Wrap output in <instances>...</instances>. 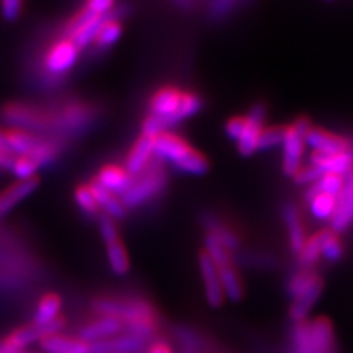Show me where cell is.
<instances>
[{"mask_svg": "<svg viewBox=\"0 0 353 353\" xmlns=\"http://www.w3.org/2000/svg\"><path fill=\"white\" fill-rule=\"evenodd\" d=\"M307 205H309V209H311V214L314 218L319 221L331 219L337 208V197L327 196V194H316L311 202H307Z\"/></svg>", "mask_w": 353, "mask_h": 353, "instance_id": "cell-31", "label": "cell"}, {"mask_svg": "<svg viewBox=\"0 0 353 353\" xmlns=\"http://www.w3.org/2000/svg\"><path fill=\"white\" fill-rule=\"evenodd\" d=\"M153 146L154 137L150 136L140 134V137L134 141L125 159V170L131 175L137 176L149 167V163L153 161Z\"/></svg>", "mask_w": 353, "mask_h": 353, "instance_id": "cell-17", "label": "cell"}, {"mask_svg": "<svg viewBox=\"0 0 353 353\" xmlns=\"http://www.w3.org/2000/svg\"><path fill=\"white\" fill-rule=\"evenodd\" d=\"M319 256H321V233H318L306 240L303 249L299 253V262L302 265V268L309 270L314 267Z\"/></svg>", "mask_w": 353, "mask_h": 353, "instance_id": "cell-33", "label": "cell"}, {"mask_svg": "<svg viewBox=\"0 0 353 353\" xmlns=\"http://www.w3.org/2000/svg\"><path fill=\"white\" fill-rule=\"evenodd\" d=\"M199 271H201V277L203 281L205 299L208 305L214 309L221 307L225 303V296L223 292V285H221L218 268L203 250L199 255Z\"/></svg>", "mask_w": 353, "mask_h": 353, "instance_id": "cell-10", "label": "cell"}, {"mask_svg": "<svg viewBox=\"0 0 353 353\" xmlns=\"http://www.w3.org/2000/svg\"><path fill=\"white\" fill-rule=\"evenodd\" d=\"M40 165L30 157H17L12 165V172L14 176H17L18 180H28L32 179V176H37Z\"/></svg>", "mask_w": 353, "mask_h": 353, "instance_id": "cell-37", "label": "cell"}, {"mask_svg": "<svg viewBox=\"0 0 353 353\" xmlns=\"http://www.w3.org/2000/svg\"><path fill=\"white\" fill-rule=\"evenodd\" d=\"M6 143L14 153V157H28L31 152L36 149L37 143L40 140V134L36 132H30L19 128H8L5 130Z\"/></svg>", "mask_w": 353, "mask_h": 353, "instance_id": "cell-26", "label": "cell"}, {"mask_svg": "<svg viewBox=\"0 0 353 353\" xmlns=\"http://www.w3.org/2000/svg\"><path fill=\"white\" fill-rule=\"evenodd\" d=\"M123 333H125L124 325L117 316L96 315V318L80 327L77 336L84 340L85 343L93 345L97 343V341L114 339Z\"/></svg>", "mask_w": 353, "mask_h": 353, "instance_id": "cell-9", "label": "cell"}, {"mask_svg": "<svg viewBox=\"0 0 353 353\" xmlns=\"http://www.w3.org/2000/svg\"><path fill=\"white\" fill-rule=\"evenodd\" d=\"M149 341L130 333H123L114 339L97 341L90 345L92 353H141Z\"/></svg>", "mask_w": 353, "mask_h": 353, "instance_id": "cell-18", "label": "cell"}, {"mask_svg": "<svg viewBox=\"0 0 353 353\" xmlns=\"http://www.w3.org/2000/svg\"><path fill=\"white\" fill-rule=\"evenodd\" d=\"M350 153H352V157H353V149H352V150H350Z\"/></svg>", "mask_w": 353, "mask_h": 353, "instance_id": "cell-46", "label": "cell"}, {"mask_svg": "<svg viewBox=\"0 0 353 353\" xmlns=\"http://www.w3.org/2000/svg\"><path fill=\"white\" fill-rule=\"evenodd\" d=\"M324 175V172L319 170L318 167H315V165H311L309 163L307 167H303L299 170V172H297L293 179L296 181V184L299 185H312L315 184L321 176Z\"/></svg>", "mask_w": 353, "mask_h": 353, "instance_id": "cell-39", "label": "cell"}, {"mask_svg": "<svg viewBox=\"0 0 353 353\" xmlns=\"http://www.w3.org/2000/svg\"><path fill=\"white\" fill-rule=\"evenodd\" d=\"M236 0H214L211 6V15L215 19L224 18L234 8Z\"/></svg>", "mask_w": 353, "mask_h": 353, "instance_id": "cell-43", "label": "cell"}, {"mask_svg": "<svg viewBox=\"0 0 353 353\" xmlns=\"http://www.w3.org/2000/svg\"><path fill=\"white\" fill-rule=\"evenodd\" d=\"M327 2H331V0H327Z\"/></svg>", "mask_w": 353, "mask_h": 353, "instance_id": "cell-47", "label": "cell"}, {"mask_svg": "<svg viewBox=\"0 0 353 353\" xmlns=\"http://www.w3.org/2000/svg\"><path fill=\"white\" fill-rule=\"evenodd\" d=\"M65 327L66 319L63 316L44 327H37L31 323L18 327L10 331L2 340V343H0V353H24V350H27L30 346L36 343L39 345L44 337L63 333Z\"/></svg>", "mask_w": 353, "mask_h": 353, "instance_id": "cell-4", "label": "cell"}, {"mask_svg": "<svg viewBox=\"0 0 353 353\" xmlns=\"http://www.w3.org/2000/svg\"><path fill=\"white\" fill-rule=\"evenodd\" d=\"M119 10L114 9L110 15L106 18L103 22V26L99 30L97 36L94 39L93 48L97 52H105L106 49L112 48L114 44L119 40V37L123 36V26H121L119 21Z\"/></svg>", "mask_w": 353, "mask_h": 353, "instance_id": "cell-25", "label": "cell"}, {"mask_svg": "<svg viewBox=\"0 0 353 353\" xmlns=\"http://www.w3.org/2000/svg\"><path fill=\"white\" fill-rule=\"evenodd\" d=\"M62 297L58 293L49 292L46 294H43L37 301L34 314H32L31 318V324H34L37 327H44L54 323L62 316Z\"/></svg>", "mask_w": 353, "mask_h": 353, "instance_id": "cell-20", "label": "cell"}, {"mask_svg": "<svg viewBox=\"0 0 353 353\" xmlns=\"http://www.w3.org/2000/svg\"><path fill=\"white\" fill-rule=\"evenodd\" d=\"M203 246H205L203 252L209 258H211V261L215 263L216 268L233 263V259H231V253L224 246H221L214 237L206 234L203 239Z\"/></svg>", "mask_w": 353, "mask_h": 353, "instance_id": "cell-32", "label": "cell"}, {"mask_svg": "<svg viewBox=\"0 0 353 353\" xmlns=\"http://www.w3.org/2000/svg\"><path fill=\"white\" fill-rule=\"evenodd\" d=\"M321 256L330 262H337L343 256V246L333 231H321Z\"/></svg>", "mask_w": 353, "mask_h": 353, "instance_id": "cell-35", "label": "cell"}, {"mask_svg": "<svg viewBox=\"0 0 353 353\" xmlns=\"http://www.w3.org/2000/svg\"><path fill=\"white\" fill-rule=\"evenodd\" d=\"M176 2H179V3H185L187 0H176Z\"/></svg>", "mask_w": 353, "mask_h": 353, "instance_id": "cell-45", "label": "cell"}, {"mask_svg": "<svg viewBox=\"0 0 353 353\" xmlns=\"http://www.w3.org/2000/svg\"><path fill=\"white\" fill-rule=\"evenodd\" d=\"M39 184V176H32L28 180H18L3 192H0V219L5 218L24 199L34 193Z\"/></svg>", "mask_w": 353, "mask_h": 353, "instance_id": "cell-16", "label": "cell"}, {"mask_svg": "<svg viewBox=\"0 0 353 353\" xmlns=\"http://www.w3.org/2000/svg\"><path fill=\"white\" fill-rule=\"evenodd\" d=\"M83 8L97 17H109L115 9V0H85Z\"/></svg>", "mask_w": 353, "mask_h": 353, "instance_id": "cell-40", "label": "cell"}, {"mask_svg": "<svg viewBox=\"0 0 353 353\" xmlns=\"http://www.w3.org/2000/svg\"><path fill=\"white\" fill-rule=\"evenodd\" d=\"M0 117L9 128H19L36 134H48V112L27 103H8L0 109Z\"/></svg>", "mask_w": 353, "mask_h": 353, "instance_id": "cell-6", "label": "cell"}, {"mask_svg": "<svg viewBox=\"0 0 353 353\" xmlns=\"http://www.w3.org/2000/svg\"><path fill=\"white\" fill-rule=\"evenodd\" d=\"M284 132H285V127L275 125V127H270V128H263L261 136H259L258 150L265 152V150L283 146Z\"/></svg>", "mask_w": 353, "mask_h": 353, "instance_id": "cell-36", "label": "cell"}, {"mask_svg": "<svg viewBox=\"0 0 353 353\" xmlns=\"http://www.w3.org/2000/svg\"><path fill=\"white\" fill-rule=\"evenodd\" d=\"M193 150L194 148L185 139L175 134L172 131H165L154 139L153 158L161 161L162 163L168 162L175 168L179 167Z\"/></svg>", "mask_w": 353, "mask_h": 353, "instance_id": "cell-8", "label": "cell"}, {"mask_svg": "<svg viewBox=\"0 0 353 353\" xmlns=\"http://www.w3.org/2000/svg\"><path fill=\"white\" fill-rule=\"evenodd\" d=\"M345 185V176L334 175V174H324L312 187L315 189L316 194H327L339 197Z\"/></svg>", "mask_w": 353, "mask_h": 353, "instance_id": "cell-34", "label": "cell"}, {"mask_svg": "<svg viewBox=\"0 0 353 353\" xmlns=\"http://www.w3.org/2000/svg\"><path fill=\"white\" fill-rule=\"evenodd\" d=\"M267 115H268V108L262 102L255 103L249 109L248 115L245 117V127H243L241 134L236 141L237 150L241 157L248 158V157H252L255 152H258L259 136L263 130Z\"/></svg>", "mask_w": 353, "mask_h": 353, "instance_id": "cell-7", "label": "cell"}, {"mask_svg": "<svg viewBox=\"0 0 353 353\" xmlns=\"http://www.w3.org/2000/svg\"><path fill=\"white\" fill-rule=\"evenodd\" d=\"M81 50L70 39L62 37L48 48L43 57L44 74L52 81H59L68 74L80 59Z\"/></svg>", "mask_w": 353, "mask_h": 353, "instance_id": "cell-5", "label": "cell"}, {"mask_svg": "<svg viewBox=\"0 0 353 353\" xmlns=\"http://www.w3.org/2000/svg\"><path fill=\"white\" fill-rule=\"evenodd\" d=\"M221 285H223V292L225 296V301L230 302H239L243 294H245V289H243V281L237 270L234 268L233 263L224 265V267L218 268Z\"/></svg>", "mask_w": 353, "mask_h": 353, "instance_id": "cell-28", "label": "cell"}, {"mask_svg": "<svg viewBox=\"0 0 353 353\" xmlns=\"http://www.w3.org/2000/svg\"><path fill=\"white\" fill-rule=\"evenodd\" d=\"M289 353H336V339L327 318L296 323L292 328Z\"/></svg>", "mask_w": 353, "mask_h": 353, "instance_id": "cell-2", "label": "cell"}, {"mask_svg": "<svg viewBox=\"0 0 353 353\" xmlns=\"http://www.w3.org/2000/svg\"><path fill=\"white\" fill-rule=\"evenodd\" d=\"M143 353H174L172 346L165 340H152Z\"/></svg>", "mask_w": 353, "mask_h": 353, "instance_id": "cell-44", "label": "cell"}, {"mask_svg": "<svg viewBox=\"0 0 353 353\" xmlns=\"http://www.w3.org/2000/svg\"><path fill=\"white\" fill-rule=\"evenodd\" d=\"M311 165H315L324 174H334L346 176L353 170V157L350 152L339 154L312 153Z\"/></svg>", "mask_w": 353, "mask_h": 353, "instance_id": "cell-24", "label": "cell"}, {"mask_svg": "<svg viewBox=\"0 0 353 353\" xmlns=\"http://www.w3.org/2000/svg\"><path fill=\"white\" fill-rule=\"evenodd\" d=\"M203 227L206 228V234L214 237L221 246H224L230 253L236 252L240 248L239 236L228 225L223 224V221L218 219L212 214H203L202 216Z\"/></svg>", "mask_w": 353, "mask_h": 353, "instance_id": "cell-21", "label": "cell"}, {"mask_svg": "<svg viewBox=\"0 0 353 353\" xmlns=\"http://www.w3.org/2000/svg\"><path fill=\"white\" fill-rule=\"evenodd\" d=\"M305 146V137L301 136L292 125L285 127L283 141V172L287 176L293 179L302 168Z\"/></svg>", "mask_w": 353, "mask_h": 353, "instance_id": "cell-12", "label": "cell"}, {"mask_svg": "<svg viewBox=\"0 0 353 353\" xmlns=\"http://www.w3.org/2000/svg\"><path fill=\"white\" fill-rule=\"evenodd\" d=\"M167 187V174L161 161L154 159L149 163V167L134 179V183L127 193L121 196V202L127 211L137 209L143 205L157 199Z\"/></svg>", "mask_w": 353, "mask_h": 353, "instance_id": "cell-3", "label": "cell"}, {"mask_svg": "<svg viewBox=\"0 0 353 353\" xmlns=\"http://www.w3.org/2000/svg\"><path fill=\"white\" fill-rule=\"evenodd\" d=\"M105 250H106V261L109 265V270L112 271L114 275L117 277H125V275L130 272V256L128 252L125 249V245L123 240L115 239L110 240L108 243H103Z\"/></svg>", "mask_w": 353, "mask_h": 353, "instance_id": "cell-27", "label": "cell"}, {"mask_svg": "<svg viewBox=\"0 0 353 353\" xmlns=\"http://www.w3.org/2000/svg\"><path fill=\"white\" fill-rule=\"evenodd\" d=\"M333 233H341L353 223V170L345 176V185L337 197V208L331 216Z\"/></svg>", "mask_w": 353, "mask_h": 353, "instance_id": "cell-15", "label": "cell"}, {"mask_svg": "<svg viewBox=\"0 0 353 353\" xmlns=\"http://www.w3.org/2000/svg\"><path fill=\"white\" fill-rule=\"evenodd\" d=\"M134 179L136 176L131 175L125 170V167H119V165H114V163L103 165L94 176V180L99 184L118 197H121L124 193L128 192L132 183H134Z\"/></svg>", "mask_w": 353, "mask_h": 353, "instance_id": "cell-13", "label": "cell"}, {"mask_svg": "<svg viewBox=\"0 0 353 353\" xmlns=\"http://www.w3.org/2000/svg\"><path fill=\"white\" fill-rule=\"evenodd\" d=\"M283 219L287 227V233H289L290 249L296 255H299L307 239L299 211H297V208L293 203H285L283 206Z\"/></svg>", "mask_w": 353, "mask_h": 353, "instance_id": "cell-23", "label": "cell"}, {"mask_svg": "<svg viewBox=\"0 0 353 353\" xmlns=\"http://www.w3.org/2000/svg\"><path fill=\"white\" fill-rule=\"evenodd\" d=\"M96 315L117 316L125 333L152 341L159 330L154 307L140 297H96L92 303Z\"/></svg>", "mask_w": 353, "mask_h": 353, "instance_id": "cell-1", "label": "cell"}, {"mask_svg": "<svg viewBox=\"0 0 353 353\" xmlns=\"http://www.w3.org/2000/svg\"><path fill=\"white\" fill-rule=\"evenodd\" d=\"M202 108H203L202 96H199L194 92H184L179 110H176L174 117H171L168 121L170 128L176 124H180L181 121H184L187 118H192V117L197 115L202 110Z\"/></svg>", "mask_w": 353, "mask_h": 353, "instance_id": "cell-29", "label": "cell"}, {"mask_svg": "<svg viewBox=\"0 0 353 353\" xmlns=\"http://www.w3.org/2000/svg\"><path fill=\"white\" fill-rule=\"evenodd\" d=\"M0 12L6 21H17L22 12V0H0Z\"/></svg>", "mask_w": 353, "mask_h": 353, "instance_id": "cell-41", "label": "cell"}, {"mask_svg": "<svg viewBox=\"0 0 353 353\" xmlns=\"http://www.w3.org/2000/svg\"><path fill=\"white\" fill-rule=\"evenodd\" d=\"M243 127H245V117H234L227 121L225 124V134L228 136V139H231L233 141H237Z\"/></svg>", "mask_w": 353, "mask_h": 353, "instance_id": "cell-42", "label": "cell"}, {"mask_svg": "<svg viewBox=\"0 0 353 353\" xmlns=\"http://www.w3.org/2000/svg\"><path fill=\"white\" fill-rule=\"evenodd\" d=\"M305 145L319 154H339L350 152L349 141L321 128H311L305 137Z\"/></svg>", "mask_w": 353, "mask_h": 353, "instance_id": "cell-14", "label": "cell"}, {"mask_svg": "<svg viewBox=\"0 0 353 353\" xmlns=\"http://www.w3.org/2000/svg\"><path fill=\"white\" fill-rule=\"evenodd\" d=\"M74 199L75 203L81 209V212L85 214L90 218H99L102 215L101 206L97 205L96 199L90 190V187L87 184H80L77 185V189L74 190Z\"/></svg>", "mask_w": 353, "mask_h": 353, "instance_id": "cell-30", "label": "cell"}, {"mask_svg": "<svg viewBox=\"0 0 353 353\" xmlns=\"http://www.w3.org/2000/svg\"><path fill=\"white\" fill-rule=\"evenodd\" d=\"M175 334L179 337L180 345L183 346L185 353H202L201 337H199V334H196L194 331L180 328Z\"/></svg>", "mask_w": 353, "mask_h": 353, "instance_id": "cell-38", "label": "cell"}, {"mask_svg": "<svg viewBox=\"0 0 353 353\" xmlns=\"http://www.w3.org/2000/svg\"><path fill=\"white\" fill-rule=\"evenodd\" d=\"M87 185L90 187V190L96 199L97 205L101 206V211L103 215H108L109 218H112L115 221L124 219L127 216L128 211L123 205V202H121V199L118 196L106 190L105 187H102L94 179Z\"/></svg>", "mask_w": 353, "mask_h": 353, "instance_id": "cell-22", "label": "cell"}, {"mask_svg": "<svg viewBox=\"0 0 353 353\" xmlns=\"http://www.w3.org/2000/svg\"><path fill=\"white\" fill-rule=\"evenodd\" d=\"M183 90L174 85H165L161 87L159 90L154 92L149 101V114L159 117L165 121V125L168 127V121L174 114L179 110L181 99H183Z\"/></svg>", "mask_w": 353, "mask_h": 353, "instance_id": "cell-11", "label": "cell"}, {"mask_svg": "<svg viewBox=\"0 0 353 353\" xmlns=\"http://www.w3.org/2000/svg\"><path fill=\"white\" fill-rule=\"evenodd\" d=\"M39 347L43 353H92L90 345L79 336L65 333L44 337L39 343Z\"/></svg>", "mask_w": 353, "mask_h": 353, "instance_id": "cell-19", "label": "cell"}]
</instances>
